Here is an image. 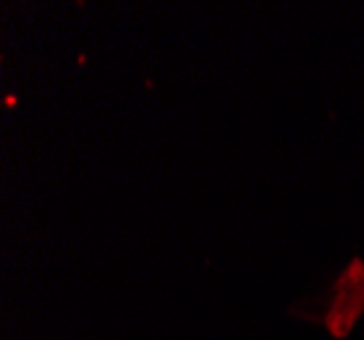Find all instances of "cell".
Listing matches in <instances>:
<instances>
[{"instance_id":"obj_1","label":"cell","mask_w":364,"mask_h":340,"mask_svg":"<svg viewBox=\"0 0 364 340\" xmlns=\"http://www.w3.org/2000/svg\"><path fill=\"white\" fill-rule=\"evenodd\" d=\"M364 313V262H353L340 272V278L334 280L329 289V299L323 302V313L316 322L326 326V332L332 338H348L353 324L362 319Z\"/></svg>"}]
</instances>
